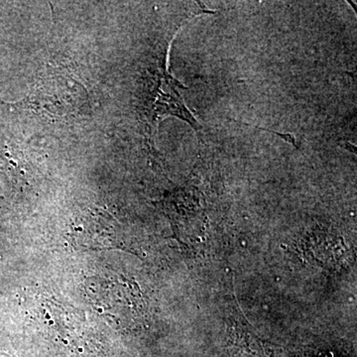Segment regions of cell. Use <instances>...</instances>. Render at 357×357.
<instances>
[{
	"label": "cell",
	"mask_w": 357,
	"mask_h": 357,
	"mask_svg": "<svg viewBox=\"0 0 357 357\" xmlns=\"http://www.w3.org/2000/svg\"><path fill=\"white\" fill-rule=\"evenodd\" d=\"M176 81L172 77L164 76L162 79L161 86L158 91L156 102H155V115L171 114L180 117L184 121L189 122L195 128L198 124L192 119L191 114L185 109L184 102L180 93L176 91Z\"/></svg>",
	"instance_id": "1"
}]
</instances>
